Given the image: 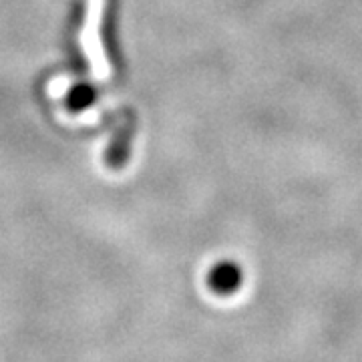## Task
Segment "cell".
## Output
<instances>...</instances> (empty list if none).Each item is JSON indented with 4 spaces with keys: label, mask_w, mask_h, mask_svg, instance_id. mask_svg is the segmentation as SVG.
Listing matches in <instances>:
<instances>
[{
    "label": "cell",
    "mask_w": 362,
    "mask_h": 362,
    "mask_svg": "<svg viewBox=\"0 0 362 362\" xmlns=\"http://www.w3.org/2000/svg\"><path fill=\"white\" fill-rule=\"evenodd\" d=\"M207 288L218 296H232L244 284V270L233 259L216 262L207 272Z\"/></svg>",
    "instance_id": "6da1fadb"
},
{
    "label": "cell",
    "mask_w": 362,
    "mask_h": 362,
    "mask_svg": "<svg viewBox=\"0 0 362 362\" xmlns=\"http://www.w3.org/2000/svg\"><path fill=\"white\" fill-rule=\"evenodd\" d=\"M131 139H133V125H125L117 131L115 137L107 147V153H105V161L109 168L121 169L127 165L131 153Z\"/></svg>",
    "instance_id": "7a4b0ae2"
},
{
    "label": "cell",
    "mask_w": 362,
    "mask_h": 362,
    "mask_svg": "<svg viewBox=\"0 0 362 362\" xmlns=\"http://www.w3.org/2000/svg\"><path fill=\"white\" fill-rule=\"evenodd\" d=\"M97 101V89L90 83H77L66 93V107L73 113H81Z\"/></svg>",
    "instance_id": "3957f363"
}]
</instances>
